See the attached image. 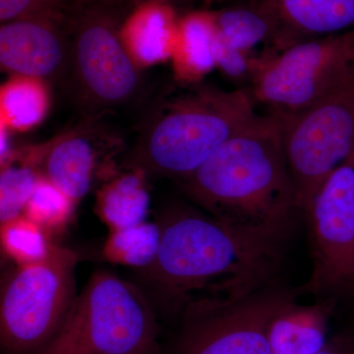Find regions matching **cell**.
<instances>
[{"mask_svg": "<svg viewBox=\"0 0 354 354\" xmlns=\"http://www.w3.org/2000/svg\"><path fill=\"white\" fill-rule=\"evenodd\" d=\"M158 255L140 270L180 314L193 304L236 301L278 281L285 242L247 236L208 214L169 209Z\"/></svg>", "mask_w": 354, "mask_h": 354, "instance_id": "1", "label": "cell"}, {"mask_svg": "<svg viewBox=\"0 0 354 354\" xmlns=\"http://www.w3.org/2000/svg\"><path fill=\"white\" fill-rule=\"evenodd\" d=\"M185 194L209 216L254 239L288 242L297 193L278 121L257 114L189 176Z\"/></svg>", "mask_w": 354, "mask_h": 354, "instance_id": "2", "label": "cell"}, {"mask_svg": "<svg viewBox=\"0 0 354 354\" xmlns=\"http://www.w3.org/2000/svg\"><path fill=\"white\" fill-rule=\"evenodd\" d=\"M248 88L200 83L165 102L139 137L127 169L179 179L199 169L257 116Z\"/></svg>", "mask_w": 354, "mask_h": 354, "instance_id": "3", "label": "cell"}, {"mask_svg": "<svg viewBox=\"0 0 354 354\" xmlns=\"http://www.w3.org/2000/svg\"><path fill=\"white\" fill-rule=\"evenodd\" d=\"M155 314L137 286L109 272L93 274L64 324L38 354H157Z\"/></svg>", "mask_w": 354, "mask_h": 354, "instance_id": "4", "label": "cell"}, {"mask_svg": "<svg viewBox=\"0 0 354 354\" xmlns=\"http://www.w3.org/2000/svg\"><path fill=\"white\" fill-rule=\"evenodd\" d=\"M78 255L53 246L46 259L17 266L0 301V341L11 354L39 353L57 334L74 299Z\"/></svg>", "mask_w": 354, "mask_h": 354, "instance_id": "5", "label": "cell"}, {"mask_svg": "<svg viewBox=\"0 0 354 354\" xmlns=\"http://www.w3.org/2000/svg\"><path fill=\"white\" fill-rule=\"evenodd\" d=\"M277 121L304 213L326 178L354 152V65L308 108Z\"/></svg>", "mask_w": 354, "mask_h": 354, "instance_id": "6", "label": "cell"}, {"mask_svg": "<svg viewBox=\"0 0 354 354\" xmlns=\"http://www.w3.org/2000/svg\"><path fill=\"white\" fill-rule=\"evenodd\" d=\"M312 270L299 286L316 300L354 295V152L326 178L305 209Z\"/></svg>", "mask_w": 354, "mask_h": 354, "instance_id": "7", "label": "cell"}, {"mask_svg": "<svg viewBox=\"0 0 354 354\" xmlns=\"http://www.w3.org/2000/svg\"><path fill=\"white\" fill-rule=\"evenodd\" d=\"M301 295L299 286L276 281L236 301L191 305L180 314L171 354H272L270 324Z\"/></svg>", "mask_w": 354, "mask_h": 354, "instance_id": "8", "label": "cell"}, {"mask_svg": "<svg viewBox=\"0 0 354 354\" xmlns=\"http://www.w3.org/2000/svg\"><path fill=\"white\" fill-rule=\"evenodd\" d=\"M354 65V29L307 39L268 58L249 87L255 104L283 120L308 108Z\"/></svg>", "mask_w": 354, "mask_h": 354, "instance_id": "9", "label": "cell"}, {"mask_svg": "<svg viewBox=\"0 0 354 354\" xmlns=\"http://www.w3.org/2000/svg\"><path fill=\"white\" fill-rule=\"evenodd\" d=\"M141 72L111 17L93 12L79 21L70 39L68 74L83 106L95 111L131 101L141 88Z\"/></svg>", "mask_w": 354, "mask_h": 354, "instance_id": "10", "label": "cell"}, {"mask_svg": "<svg viewBox=\"0 0 354 354\" xmlns=\"http://www.w3.org/2000/svg\"><path fill=\"white\" fill-rule=\"evenodd\" d=\"M59 17L37 16L0 27V66L10 75L58 81L69 73L70 39Z\"/></svg>", "mask_w": 354, "mask_h": 354, "instance_id": "11", "label": "cell"}, {"mask_svg": "<svg viewBox=\"0 0 354 354\" xmlns=\"http://www.w3.org/2000/svg\"><path fill=\"white\" fill-rule=\"evenodd\" d=\"M267 18L277 53L307 39L354 29V0H250Z\"/></svg>", "mask_w": 354, "mask_h": 354, "instance_id": "12", "label": "cell"}, {"mask_svg": "<svg viewBox=\"0 0 354 354\" xmlns=\"http://www.w3.org/2000/svg\"><path fill=\"white\" fill-rule=\"evenodd\" d=\"M104 138L91 123L77 127L50 140L48 152L41 165V174L74 202L90 192L97 177L106 180L109 160H102Z\"/></svg>", "mask_w": 354, "mask_h": 354, "instance_id": "13", "label": "cell"}, {"mask_svg": "<svg viewBox=\"0 0 354 354\" xmlns=\"http://www.w3.org/2000/svg\"><path fill=\"white\" fill-rule=\"evenodd\" d=\"M179 16L165 0H144L120 26V36L134 64L143 70L169 62Z\"/></svg>", "mask_w": 354, "mask_h": 354, "instance_id": "14", "label": "cell"}, {"mask_svg": "<svg viewBox=\"0 0 354 354\" xmlns=\"http://www.w3.org/2000/svg\"><path fill=\"white\" fill-rule=\"evenodd\" d=\"M290 300L270 324L268 337L272 354H316L329 341V323L335 304L316 300L301 304Z\"/></svg>", "mask_w": 354, "mask_h": 354, "instance_id": "15", "label": "cell"}, {"mask_svg": "<svg viewBox=\"0 0 354 354\" xmlns=\"http://www.w3.org/2000/svg\"><path fill=\"white\" fill-rule=\"evenodd\" d=\"M216 35L212 10L191 11L179 16L169 59L177 82L185 86L196 85L216 69Z\"/></svg>", "mask_w": 354, "mask_h": 354, "instance_id": "16", "label": "cell"}, {"mask_svg": "<svg viewBox=\"0 0 354 354\" xmlns=\"http://www.w3.org/2000/svg\"><path fill=\"white\" fill-rule=\"evenodd\" d=\"M147 176L141 169H128L111 177L97 190L95 211L111 230L146 221L150 207Z\"/></svg>", "mask_w": 354, "mask_h": 354, "instance_id": "17", "label": "cell"}, {"mask_svg": "<svg viewBox=\"0 0 354 354\" xmlns=\"http://www.w3.org/2000/svg\"><path fill=\"white\" fill-rule=\"evenodd\" d=\"M50 141L12 150L0 162V221L23 215L28 200L41 176V165Z\"/></svg>", "mask_w": 354, "mask_h": 354, "instance_id": "18", "label": "cell"}, {"mask_svg": "<svg viewBox=\"0 0 354 354\" xmlns=\"http://www.w3.org/2000/svg\"><path fill=\"white\" fill-rule=\"evenodd\" d=\"M48 86L43 79L10 75L0 88V124L19 133L41 124L50 108Z\"/></svg>", "mask_w": 354, "mask_h": 354, "instance_id": "19", "label": "cell"}, {"mask_svg": "<svg viewBox=\"0 0 354 354\" xmlns=\"http://www.w3.org/2000/svg\"><path fill=\"white\" fill-rule=\"evenodd\" d=\"M221 39L237 50L267 59L278 55L267 18L250 6L212 10Z\"/></svg>", "mask_w": 354, "mask_h": 354, "instance_id": "20", "label": "cell"}, {"mask_svg": "<svg viewBox=\"0 0 354 354\" xmlns=\"http://www.w3.org/2000/svg\"><path fill=\"white\" fill-rule=\"evenodd\" d=\"M160 241V223L143 221L133 227L111 230L104 255L116 264L143 270L157 257Z\"/></svg>", "mask_w": 354, "mask_h": 354, "instance_id": "21", "label": "cell"}, {"mask_svg": "<svg viewBox=\"0 0 354 354\" xmlns=\"http://www.w3.org/2000/svg\"><path fill=\"white\" fill-rule=\"evenodd\" d=\"M0 235L2 250L17 266L46 259L55 246L43 227L23 215L1 223Z\"/></svg>", "mask_w": 354, "mask_h": 354, "instance_id": "22", "label": "cell"}, {"mask_svg": "<svg viewBox=\"0 0 354 354\" xmlns=\"http://www.w3.org/2000/svg\"><path fill=\"white\" fill-rule=\"evenodd\" d=\"M75 205L71 198L41 174L26 204L23 216L36 223L50 235L66 227L73 215Z\"/></svg>", "mask_w": 354, "mask_h": 354, "instance_id": "23", "label": "cell"}, {"mask_svg": "<svg viewBox=\"0 0 354 354\" xmlns=\"http://www.w3.org/2000/svg\"><path fill=\"white\" fill-rule=\"evenodd\" d=\"M214 57L216 69L220 70L225 78L235 83H249V87L266 60L230 46L221 38L218 31L214 44Z\"/></svg>", "mask_w": 354, "mask_h": 354, "instance_id": "24", "label": "cell"}, {"mask_svg": "<svg viewBox=\"0 0 354 354\" xmlns=\"http://www.w3.org/2000/svg\"><path fill=\"white\" fill-rule=\"evenodd\" d=\"M57 8L46 0H0V21L4 24L37 16L59 17Z\"/></svg>", "mask_w": 354, "mask_h": 354, "instance_id": "25", "label": "cell"}, {"mask_svg": "<svg viewBox=\"0 0 354 354\" xmlns=\"http://www.w3.org/2000/svg\"><path fill=\"white\" fill-rule=\"evenodd\" d=\"M316 354H354V337L348 333L335 335Z\"/></svg>", "mask_w": 354, "mask_h": 354, "instance_id": "26", "label": "cell"}, {"mask_svg": "<svg viewBox=\"0 0 354 354\" xmlns=\"http://www.w3.org/2000/svg\"><path fill=\"white\" fill-rule=\"evenodd\" d=\"M225 1V0H204V4L206 7L213 6L214 4L220 3V2Z\"/></svg>", "mask_w": 354, "mask_h": 354, "instance_id": "27", "label": "cell"}, {"mask_svg": "<svg viewBox=\"0 0 354 354\" xmlns=\"http://www.w3.org/2000/svg\"><path fill=\"white\" fill-rule=\"evenodd\" d=\"M46 1H48V3H50L51 6L57 7L58 6H60V4L64 3L65 1H70V0H46Z\"/></svg>", "mask_w": 354, "mask_h": 354, "instance_id": "28", "label": "cell"}, {"mask_svg": "<svg viewBox=\"0 0 354 354\" xmlns=\"http://www.w3.org/2000/svg\"><path fill=\"white\" fill-rule=\"evenodd\" d=\"M165 1L169 2V3L174 4L176 2H183L184 0H165Z\"/></svg>", "mask_w": 354, "mask_h": 354, "instance_id": "29", "label": "cell"}]
</instances>
